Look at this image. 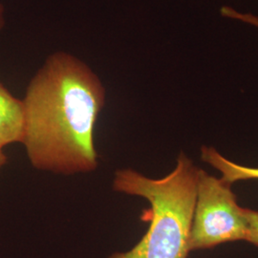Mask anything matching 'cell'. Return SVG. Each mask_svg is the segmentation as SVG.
Instances as JSON below:
<instances>
[{
  "mask_svg": "<svg viewBox=\"0 0 258 258\" xmlns=\"http://www.w3.org/2000/svg\"><path fill=\"white\" fill-rule=\"evenodd\" d=\"M105 88L83 60L66 52L50 55L28 84L21 144L30 164L59 175L98 169L94 132Z\"/></svg>",
  "mask_w": 258,
  "mask_h": 258,
  "instance_id": "obj_1",
  "label": "cell"
},
{
  "mask_svg": "<svg viewBox=\"0 0 258 258\" xmlns=\"http://www.w3.org/2000/svg\"><path fill=\"white\" fill-rule=\"evenodd\" d=\"M198 169L183 152L175 168L160 179L131 168L117 169L113 190L148 200L150 225L133 248L113 252L107 258H188Z\"/></svg>",
  "mask_w": 258,
  "mask_h": 258,
  "instance_id": "obj_2",
  "label": "cell"
},
{
  "mask_svg": "<svg viewBox=\"0 0 258 258\" xmlns=\"http://www.w3.org/2000/svg\"><path fill=\"white\" fill-rule=\"evenodd\" d=\"M231 184L198 169L190 251L247 239L249 224L245 209L237 204Z\"/></svg>",
  "mask_w": 258,
  "mask_h": 258,
  "instance_id": "obj_3",
  "label": "cell"
},
{
  "mask_svg": "<svg viewBox=\"0 0 258 258\" xmlns=\"http://www.w3.org/2000/svg\"><path fill=\"white\" fill-rule=\"evenodd\" d=\"M23 136V104L0 81V146L20 143Z\"/></svg>",
  "mask_w": 258,
  "mask_h": 258,
  "instance_id": "obj_4",
  "label": "cell"
},
{
  "mask_svg": "<svg viewBox=\"0 0 258 258\" xmlns=\"http://www.w3.org/2000/svg\"><path fill=\"white\" fill-rule=\"evenodd\" d=\"M202 160L211 166L219 170L222 178L229 183L242 180H258V167L241 166L222 156L221 154L213 148H202Z\"/></svg>",
  "mask_w": 258,
  "mask_h": 258,
  "instance_id": "obj_5",
  "label": "cell"
},
{
  "mask_svg": "<svg viewBox=\"0 0 258 258\" xmlns=\"http://www.w3.org/2000/svg\"><path fill=\"white\" fill-rule=\"evenodd\" d=\"M220 14L224 18L238 20L258 29V16H255L251 13L240 12L238 10H235L230 6H223L220 9Z\"/></svg>",
  "mask_w": 258,
  "mask_h": 258,
  "instance_id": "obj_6",
  "label": "cell"
},
{
  "mask_svg": "<svg viewBox=\"0 0 258 258\" xmlns=\"http://www.w3.org/2000/svg\"><path fill=\"white\" fill-rule=\"evenodd\" d=\"M245 214L249 224V231L246 241L258 247V212L245 209Z\"/></svg>",
  "mask_w": 258,
  "mask_h": 258,
  "instance_id": "obj_7",
  "label": "cell"
},
{
  "mask_svg": "<svg viewBox=\"0 0 258 258\" xmlns=\"http://www.w3.org/2000/svg\"><path fill=\"white\" fill-rule=\"evenodd\" d=\"M7 161H8V158L4 152V148L0 146V170L3 166L7 164Z\"/></svg>",
  "mask_w": 258,
  "mask_h": 258,
  "instance_id": "obj_8",
  "label": "cell"
},
{
  "mask_svg": "<svg viewBox=\"0 0 258 258\" xmlns=\"http://www.w3.org/2000/svg\"><path fill=\"white\" fill-rule=\"evenodd\" d=\"M5 10L3 5L0 3V31L5 26Z\"/></svg>",
  "mask_w": 258,
  "mask_h": 258,
  "instance_id": "obj_9",
  "label": "cell"
}]
</instances>
